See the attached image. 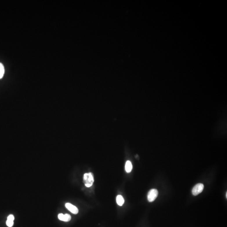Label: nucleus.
Segmentation results:
<instances>
[{"label":"nucleus","instance_id":"1","mask_svg":"<svg viewBox=\"0 0 227 227\" xmlns=\"http://www.w3.org/2000/svg\"><path fill=\"white\" fill-rule=\"evenodd\" d=\"M83 181L85 186L87 187H90L94 183V178L92 173L90 172L84 174Z\"/></svg>","mask_w":227,"mask_h":227},{"label":"nucleus","instance_id":"2","mask_svg":"<svg viewBox=\"0 0 227 227\" xmlns=\"http://www.w3.org/2000/svg\"><path fill=\"white\" fill-rule=\"evenodd\" d=\"M158 195V191L156 189H152L149 190L148 193L147 198L148 201H154Z\"/></svg>","mask_w":227,"mask_h":227},{"label":"nucleus","instance_id":"3","mask_svg":"<svg viewBox=\"0 0 227 227\" xmlns=\"http://www.w3.org/2000/svg\"><path fill=\"white\" fill-rule=\"evenodd\" d=\"M204 188V186L202 184H198L194 186L192 189V193L194 196H197L201 193Z\"/></svg>","mask_w":227,"mask_h":227},{"label":"nucleus","instance_id":"4","mask_svg":"<svg viewBox=\"0 0 227 227\" xmlns=\"http://www.w3.org/2000/svg\"><path fill=\"white\" fill-rule=\"evenodd\" d=\"M65 206L70 212L74 214H77L78 213V209L77 207H76L74 205H72L71 204L67 203L65 204Z\"/></svg>","mask_w":227,"mask_h":227},{"label":"nucleus","instance_id":"5","mask_svg":"<svg viewBox=\"0 0 227 227\" xmlns=\"http://www.w3.org/2000/svg\"><path fill=\"white\" fill-rule=\"evenodd\" d=\"M58 218L61 221H64V222H69L71 219V217L70 215L66 214L63 215V214H59L58 215Z\"/></svg>","mask_w":227,"mask_h":227},{"label":"nucleus","instance_id":"6","mask_svg":"<svg viewBox=\"0 0 227 227\" xmlns=\"http://www.w3.org/2000/svg\"><path fill=\"white\" fill-rule=\"evenodd\" d=\"M14 217L12 215H9L7 217V220L6 221V225L8 227H12L14 225Z\"/></svg>","mask_w":227,"mask_h":227},{"label":"nucleus","instance_id":"7","mask_svg":"<svg viewBox=\"0 0 227 227\" xmlns=\"http://www.w3.org/2000/svg\"><path fill=\"white\" fill-rule=\"evenodd\" d=\"M132 166L131 162L130 161H126V166H125V169L126 172L130 173L131 171L132 170Z\"/></svg>","mask_w":227,"mask_h":227},{"label":"nucleus","instance_id":"8","mask_svg":"<svg viewBox=\"0 0 227 227\" xmlns=\"http://www.w3.org/2000/svg\"><path fill=\"white\" fill-rule=\"evenodd\" d=\"M116 200L118 205L120 206H122L125 202L124 198L121 195H118L117 197Z\"/></svg>","mask_w":227,"mask_h":227},{"label":"nucleus","instance_id":"9","mask_svg":"<svg viewBox=\"0 0 227 227\" xmlns=\"http://www.w3.org/2000/svg\"><path fill=\"white\" fill-rule=\"evenodd\" d=\"M4 67L1 63H0V79L3 77L4 74Z\"/></svg>","mask_w":227,"mask_h":227},{"label":"nucleus","instance_id":"10","mask_svg":"<svg viewBox=\"0 0 227 227\" xmlns=\"http://www.w3.org/2000/svg\"><path fill=\"white\" fill-rule=\"evenodd\" d=\"M226 198H227V193L226 192Z\"/></svg>","mask_w":227,"mask_h":227}]
</instances>
